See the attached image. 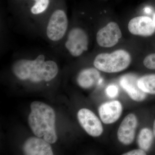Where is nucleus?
Segmentation results:
<instances>
[{"mask_svg": "<svg viewBox=\"0 0 155 155\" xmlns=\"http://www.w3.org/2000/svg\"><path fill=\"white\" fill-rule=\"evenodd\" d=\"M34 1H35H35H38V0H33Z\"/></svg>", "mask_w": 155, "mask_h": 155, "instance_id": "22", "label": "nucleus"}, {"mask_svg": "<svg viewBox=\"0 0 155 155\" xmlns=\"http://www.w3.org/2000/svg\"><path fill=\"white\" fill-rule=\"evenodd\" d=\"M143 65L147 69H155V54L148 55L144 58L143 61Z\"/></svg>", "mask_w": 155, "mask_h": 155, "instance_id": "17", "label": "nucleus"}, {"mask_svg": "<svg viewBox=\"0 0 155 155\" xmlns=\"http://www.w3.org/2000/svg\"><path fill=\"white\" fill-rule=\"evenodd\" d=\"M123 155H147L146 152L143 150L139 149H136L132 150L130 151L125 153L122 154Z\"/></svg>", "mask_w": 155, "mask_h": 155, "instance_id": "19", "label": "nucleus"}, {"mask_svg": "<svg viewBox=\"0 0 155 155\" xmlns=\"http://www.w3.org/2000/svg\"><path fill=\"white\" fill-rule=\"evenodd\" d=\"M138 80L135 76L129 74L121 78L120 84L131 99L142 102L146 98L147 94L138 86Z\"/></svg>", "mask_w": 155, "mask_h": 155, "instance_id": "11", "label": "nucleus"}, {"mask_svg": "<svg viewBox=\"0 0 155 155\" xmlns=\"http://www.w3.org/2000/svg\"><path fill=\"white\" fill-rule=\"evenodd\" d=\"M77 116L81 127L89 135L97 137L102 134L104 128L101 122L92 111L82 108L78 111Z\"/></svg>", "mask_w": 155, "mask_h": 155, "instance_id": "6", "label": "nucleus"}, {"mask_svg": "<svg viewBox=\"0 0 155 155\" xmlns=\"http://www.w3.org/2000/svg\"><path fill=\"white\" fill-rule=\"evenodd\" d=\"M123 107L118 101H113L102 104L98 109L100 118L104 124L109 125L116 122L122 115Z\"/></svg>", "mask_w": 155, "mask_h": 155, "instance_id": "10", "label": "nucleus"}, {"mask_svg": "<svg viewBox=\"0 0 155 155\" xmlns=\"http://www.w3.org/2000/svg\"><path fill=\"white\" fill-rule=\"evenodd\" d=\"M122 36V31L118 24L111 22L98 31L96 35L97 43L101 47H112L118 43Z\"/></svg>", "mask_w": 155, "mask_h": 155, "instance_id": "7", "label": "nucleus"}, {"mask_svg": "<svg viewBox=\"0 0 155 155\" xmlns=\"http://www.w3.org/2000/svg\"><path fill=\"white\" fill-rule=\"evenodd\" d=\"M137 123V118L134 114H130L125 116L117 131V137L120 143L125 145L132 143L135 138Z\"/></svg>", "mask_w": 155, "mask_h": 155, "instance_id": "8", "label": "nucleus"}, {"mask_svg": "<svg viewBox=\"0 0 155 155\" xmlns=\"http://www.w3.org/2000/svg\"><path fill=\"white\" fill-rule=\"evenodd\" d=\"M138 85L147 94L155 95V74L142 76L138 79Z\"/></svg>", "mask_w": 155, "mask_h": 155, "instance_id": "15", "label": "nucleus"}, {"mask_svg": "<svg viewBox=\"0 0 155 155\" xmlns=\"http://www.w3.org/2000/svg\"><path fill=\"white\" fill-rule=\"evenodd\" d=\"M130 54L119 49L111 53H101L95 58L94 65L96 69L107 73H116L127 69L131 63Z\"/></svg>", "mask_w": 155, "mask_h": 155, "instance_id": "3", "label": "nucleus"}, {"mask_svg": "<svg viewBox=\"0 0 155 155\" xmlns=\"http://www.w3.org/2000/svg\"><path fill=\"white\" fill-rule=\"evenodd\" d=\"M100 78V72L96 68H87L79 72L77 78V83L82 88H90L99 82Z\"/></svg>", "mask_w": 155, "mask_h": 155, "instance_id": "13", "label": "nucleus"}, {"mask_svg": "<svg viewBox=\"0 0 155 155\" xmlns=\"http://www.w3.org/2000/svg\"><path fill=\"white\" fill-rule=\"evenodd\" d=\"M12 72L21 80H29L35 83L49 81L58 75V64L51 60H46L44 55L40 54L34 60L20 59L14 63Z\"/></svg>", "mask_w": 155, "mask_h": 155, "instance_id": "1", "label": "nucleus"}, {"mask_svg": "<svg viewBox=\"0 0 155 155\" xmlns=\"http://www.w3.org/2000/svg\"><path fill=\"white\" fill-rule=\"evenodd\" d=\"M69 20L66 11L58 9L53 11L48 20L46 34L48 38L53 42H58L67 35Z\"/></svg>", "mask_w": 155, "mask_h": 155, "instance_id": "4", "label": "nucleus"}, {"mask_svg": "<svg viewBox=\"0 0 155 155\" xmlns=\"http://www.w3.org/2000/svg\"><path fill=\"white\" fill-rule=\"evenodd\" d=\"M128 29L134 35L145 37L151 36L155 31L153 19L147 16H139L130 19Z\"/></svg>", "mask_w": 155, "mask_h": 155, "instance_id": "9", "label": "nucleus"}, {"mask_svg": "<svg viewBox=\"0 0 155 155\" xmlns=\"http://www.w3.org/2000/svg\"><path fill=\"white\" fill-rule=\"evenodd\" d=\"M153 133L154 136L155 138V119L154 120L153 123Z\"/></svg>", "mask_w": 155, "mask_h": 155, "instance_id": "20", "label": "nucleus"}, {"mask_svg": "<svg viewBox=\"0 0 155 155\" xmlns=\"http://www.w3.org/2000/svg\"><path fill=\"white\" fill-rule=\"evenodd\" d=\"M154 137L153 130L148 127L142 128L140 131L137 138L139 148L146 152L148 151L152 146Z\"/></svg>", "mask_w": 155, "mask_h": 155, "instance_id": "14", "label": "nucleus"}, {"mask_svg": "<svg viewBox=\"0 0 155 155\" xmlns=\"http://www.w3.org/2000/svg\"><path fill=\"white\" fill-rule=\"evenodd\" d=\"M153 22L154 25L155 27V13L153 17Z\"/></svg>", "mask_w": 155, "mask_h": 155, "instance_id": "21", "label": "nucleus"}, {"mask_svg": "<svg viewBox=\"0 0 155 155\" xmlns=\"http://www.w3.org/2000/svg\"><path fill=\"white\" fill-rule=\"evenodd\" d=\"M23 151L26 155H53L50 143L40 137H31L25 142Z\"/></svg>", "mask_w": 155, "mask_h": 155, "instance_id": "12", "label": "nucleus"}, {"mask_svg": "<svg viewBox=\"0 0 155 155\" xmlns=\"http://www.w3.org/2000/svg\"><path fill=\"white\" fill-rule=\"evenodd\" d=\"M28 122L36 137L43 138L50 144L58 140L55 127L56 115L52 108L45 103L34 101L30 106Z\"/></svg>", "mask_w": 155, "mask_h": 155, "instance_id": "2", "label": "nucleus"}, {"mask_svg": "<svg viewBox=\"0 0 155 155\" xmlns=\"http://www.w3.org/2000/svg\"><path fill=\"white\" fill-rule=\"evenodd\" d=\"M67 35L64 47L70 55L74 57H79L87 51L88 36L83 28L74 27L67 32Z\"/></svg>", "mask_w": 155, "mask_h": 155, "instance_id": "5", "label": "nucleus"}, {"mask_svg": "<svg viewBox=\"0 0 155 155\" xmlns=\"http://www.w3.org/2000/svg\"><path fill=\"white\" fill-rule=\"evenodd\" d=\"M106 93L108 96L114 98L118 94V88L115 85H110L108 87L106 90Z\"/></svg>", "mask_w": 155, "mask_h": 155, "instance_id": "18", "label": "nucleus"}, {"mask_svg": "<svg viewBox=\"0 0 155 155\" xmlns=\"http://www.w3.org/2000/svg\"><path fill=\"white\" fill-rule=\"evenodd\" d=\"M50 4V0H38L35 2L34 4L30 9L31 14L38 16L46 11Z\"/></svg>", "mask_w": 155, "mask_h": 155, "instance_id": "16", "label": "nucleus"}]
</instances>
